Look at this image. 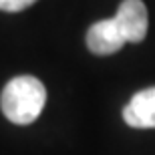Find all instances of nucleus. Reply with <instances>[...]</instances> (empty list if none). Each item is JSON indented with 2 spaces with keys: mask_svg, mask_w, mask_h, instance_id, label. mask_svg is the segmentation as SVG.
<instances>
[{
  "mask_svg": "<svg viewBox=\"0 0 155 155\" xmlns=\"http://www.w3.org/2000/svg\"><path fill=\"white\" fill-rule=\"evenodd\" d=\"M125 42L127 40L117 26L115 18L99 20L87 30V48L95 54H101V57L121 51Z\"/></svg>",
  "mask_w": 155,
  "mask_h": 155,
  "instance_id": "nucleus-3",
  "label": "nucleus"
},
{
  "mask_svg": "<svg viewBox=\"0 0 155 155\" xmlns=\"http://www.w3.org/2000/svg\"><path fill=\"white\" fill-rule=\"evenodd\" d=\"M36 0H0V10L4 12H20L32 6Z\"/></svg>",
  "mask_w": 155,
  "mask_h": 155,
  "instance_id": "nucleus-5",
  "label": "nucleus"
},
{
  "mask_svg": "<svg viewBox=\"0 0 155 155\" xmlns=\"http://www.w3.org/2000/svg\"><path fill=\"white\" fill-rule=\"evenodd\" d=\"M123 119L133 129H155V87L133 95L123 109Z\"/></svg>",
  "mask_w": 155,
  "mask_h": 155,
  "instance_id": "nucleus-4",
  "label": "nucleus"
},
{
  "mask_svg": "<svg viewBox=\"0 0 155 155\" xmlns=\"http://www.w3.org/2000/svg\"><path fill=\"white\" fill-rule=\"evenodd\" d=\"M46 103V89L36 77L20 75L6 83L0 95L2 113L14 125H30Z\"/></svg>",
  "mask_w": 155,
  "mask_h": 155,
  "instance_id": "nucleus-1",
  "label": "nucleus"
},
{
  "mask_svg": "<svg viewBox=\"0 0 155 155\" xmlns=\"http://www.w3.org/2000/svg\"><path fill=\"white\" fill-rule=\"evenodd\" d=\"M113 18L127 42H141L147 36L149 16H147V6L141 0H123Z\"/></svg>",
  "mask_w": 155,
  "mask_h": 155,
  "instance_id": "nucleus-2",
  "label": "nucleus"
}]
</instances>
